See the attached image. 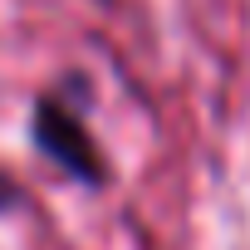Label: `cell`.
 Returning a JSON list of instances; mask_svg holds the SVG:
<instances>
[{
  "label": "cell",
  "instance_id": "1",
  "mask_svg": "<svg viewBox=\"0 0 250 250\" xmlns=\"http://www.w3.org/2000/svg\"><path fill=\"white\" fill-rule=\"evenodd\" d=\"M30 143L49 167H59L83 191H103L113 182L108 157L98 152V143L88 133V118H83V74H64L59 88L35 93V103H30Z\"/></svg>",
  "mask_w": 250,
  "mask_h": 250
},
{
  "label": "cell",
  "instance_id": "2",
  "mask_svg": "<svg viewBox=\"0 0 250 250\" xmlns=\"http://www.w3.org/2000/svg\"><path fill=\"white\" fill-rule=\"evenodd\" d=\"M15 211H25V191H20L15 177L0 172V216H15Z\"/></svg>",
  "mask_w": 250,
  "mask_h": 250
}]
</instances>
